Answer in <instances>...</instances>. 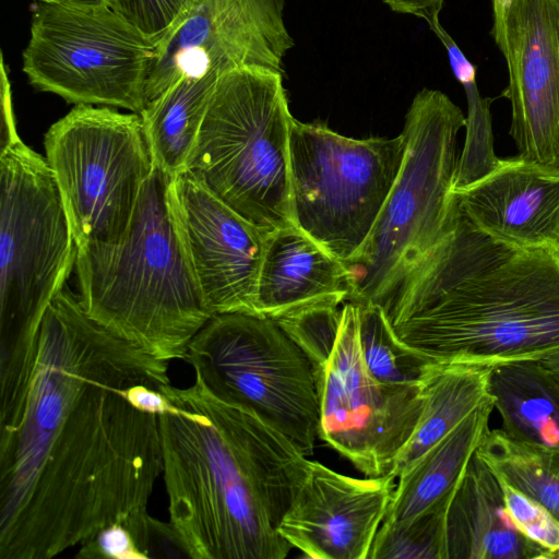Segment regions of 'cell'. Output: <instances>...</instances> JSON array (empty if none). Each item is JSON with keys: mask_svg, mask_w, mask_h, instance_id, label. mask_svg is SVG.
I'll return each mask as SVG.
<instances>
[{"mask_svg": "<svg viewBox=\"0 0 559 559\" xmlns=\"http://www.w3.org/2000/svg\"><path fill=\"white\" fill-rule=\"evenodd\" d=\"M539 360L559 381V349L547 354Z\"/></svg>", "mask_w": 559, "mask_h": 559, "instance_id": "836d02e7", "label": "cell"}, {"mask_svg": "<svg viewBox=\"0 0 559 559\" xmlns=\"http://www.w3.org/2000/svg\"><path fill=\"white\" fill-rule=\"evenodd\" d=\"M158 415L169 523L188 558L284 559L277 526L308 459L250 409L225 402L195 378L160 385Z\"/></svg>", "mask_w": 559, "mask_h": 559, "instance_id": "7a4b0ae2", "label": "cell"}, {"mask_svg": "<svg viewBox=\"0 0 559 559\" xmlns=\"http://www.w3.org/2000/svg\"><path fill=\"white\" fill-rule=\"evenodd\" d=\"M157 43L109 5L38 1L23 51V72L37 90L75 105L141 114Z\"/></svg>", "mask_w": 559, "mask_h": 559, "instance_id": "8fae6325", "label": "cell"}, {"mask_svg": "<svg viewBox=\"0 0 559 559\" xmlns=\"http://www.w3.org/2000/svg\"><path fill=\"white\" fill-rule=\"evenodd\" d=\"M492 409L489 397L397 476L399 483L382 523L412 518L454 489L489 430Z\"/></svg>", "mask_w": 559, "mask_h": 559, "instance_id": "ffe728a7", "label": "cell"}, {"mask_svg": "<svg viewBox=\"0 0 559 559\" xmlns=\"http://www.w3.org/2000/svg\"><path fill=\"white\" fill-rule=\"evenodd\" d=\"M400 135L362 140L293 119L289 140L295 225L343 263L367 240L405 154Z\"/></svg>", "mask_w": 559, "mask_h": 559, "instance_id": "30bf717a", "label": "cell"}, {"mask_svg": "<svg viewBox=\"0 0 559 559\" xmlns=\"http://www.w3.org/2000/svg\"><path fill=\"white\" fill-rule=\"evenodd\" d=\"M515 527L500 483L475 452L452 493L447 514V559H543Z\"/></svg>", "mask_w": 559, "mask_h": 559, "instance_id": "d6986e66", "label": "cell"}, {"mask_svg": "<svg viewBox=\"0 0 559 559\" xmlns=\"http://www.w3.org/2000/svg\"><path fill=\"white\" fill-rule=\"evenodd\" d=\"M497 477L506 509L515 527L543 550V559H555L559 552V520L538 501Z\"/></svg>", "mask_w": 559, "mask_h": 559, "instance_id": "f1b7e54d", "label": "cell"}, {"mask_svg": "<svg viewBox=\"0 0 559 559\" xmlns=\"http://www.w3.org/2000/svg\"><path fill=\"white\" fill-rule=\"evenodd\" d=\"M443 44L452 72L463 86L467 100L465 141L459 156L453 189L474 183L491 173L501 162L493 148L492 116L489 97H483L476 83V68L466 58L440 21L429 24Z\"/></svg>", "mask_w": 559, "mask_h": 559, "instance_id": "d4e9b609", "label": "cell"}, {"mask_svg": "<svg viewBox=\"0 0 559 559\" xmlns=\"http://www.w3.org/2000/svg\"><path fill=\"white\" fill-rule=\"evenodd\" d=\"M219 75H183L140 114L153 164L171 178L186 169Z\"/></svg>", "mask_w": 559, "mask_h": 559, "instance_id": "7402d4cb", "label": "cell"}, {"mask_svg": "<svg viewBox=\"0 0 559 559\" xmlns=\"http://www.w3.org/2000/svg\"><path fill=\"white\" fill-rule=\"evenodd\" d=\"M466 117L448 95L423 88L406 112L397 178L360 250L345 262L348 302L381 305L407 269L452 225V193Z\"/></svg>", "mask_w": 559, "mask_h": 559, "instance_id": "8992f818", "label": "cell"}, {"mask_svg": "<svg viewBox=\"0 0 559 559\" xmlns=\"http://www.w3.org/2000/svg\"><path fill=\"white\" fill-rule=\"evenodd\" d=\"M197 0H111L109 7L155 43L163 40Z\"/></svg>", "mask_w": 559, "mask_h": 559, "instance_id": "f546056e", "label": "cell"}, {"mask_svg": "<svg viewBox=\"0 0 559 559\" xmlns=\"http://www.w3.org/2000/svg\"><path fill=\"white\" fill-rule=\"evenodd\" d=\"M79 559L152 558L151 546L136 530L124 523H112L79 546Z\"/></svg>", "mask_w": 559, "mask_h": 559, "instance_id": "4dcf8cb0", "label": "cell"}, {"mask_svg": "<svg viewBox=\"0 0 559 559\" xmlns=\"http://www.w3.org/2000/svg\"><path fill=\"white\" fill-rule=\"evenodd\" d=\"M476 453L497 476L559 520V448L518 441L493 429L485 433Z\"/></svg>", "mask_w": 559, "mask_h": 559, "instance_id": "cb8c5ba5", "label": "cell"}, {"mask_svg": "<svg viewBox=\"0 0 559 559\" xmlns=\"http://www.w3.org/2000/svg\"><path fill=\"white\" fill-rule=\"evenodd\" d=\"M286 0H197L157 44L145 86V105L183 75L200 78L241 67L285 74L295 41L284 23Z\"/></svg>", "mask_w": 559, "mask_h": 559, "instance_id": "4fadbf2b", "label": "cell"}, {"mask_svg": "<svg viewBox=\"0 0 559 559\" xmlns=\"http://www.w3.org/2000/svg\"><path fill=\"white\" fill-rule=\"evenodd\" d=\"M555 559H559V552L555 556Z\"/></svg>", "mask_w": 559, "mask_h": 559, "instance_id": "d590c367", "label": "cell"}, {"mask_svg": "<svg viewBox=\"0 0 559 559\" xmlns=\"http://www.w3.org/2000/svg\"><path fill=\"white\" fill-rule=\"evenodd\" d=\"M173 178L154 166L126 239L76 249L86 312L165 361L183 359L213 316L185 253L167 200Z\"/></svg>", "mask_w": 559, "mask_h": 559, "instance_id": "277c9868", "label": "cell"}, {"mask_svg": "<svg viewBox=\"0 0 559 559\" xmlns=\"http://www.w3.org/2000/svg\"><path fill=\"white\" fill-rule=\"evenodd\" d=\"M345 304L313 305L274 320L307 356L313 373L325 365L334 348Z\"/></svg>", "mask_w": 559, "mask_h": 559, "instance_id": "83f0119b", "label": "cell"}, {"mask_svg": "<svg viewBox=\"0 0 559 559\" xmlns=\"http://www.w3.org/2000/svg\"><path fill=\"white\" fill-rule=\"evenodd\" d=\"M167 200L209 311L257 314L255 292L270 231L246 221L187 171L170 180Z\"/></svg>", "mask_w": 559, "mask_h": 559, "instance_id": "9a60e30c", "label": "cell"}, {"mask_svg": "<svg viewBox=\"0 0 559 559\" xmlns=\"http://www.w3.org/2000/svg\"><path fill=\"white\" fill-rule=\"evenodd\" d=\"M345 264L297 226L269 233L259 272L255 310L276 320L319 304L348 302Z\"/></svg>", "mask_w": 559, "mask_h": 559, "instance_id": "ac0fdd59", "label": "cell"}, {"mask_svg": "<svg viewBox=\"0 0 559 559\" xmlns=\"http://www.w3.org/2000/svg\"><path fill=\"white\" fill-rule=\"evenodd\" d=\"M489 366L436 364L421 382L423 409L416 428L396 457L397 476L418 456L451 432L490 395Z\"/></svg>", "mask_w": 559, "mask_h": 559, "instance_id": "603a6c76", "label": "cell"}, {"mask_svg": "<svg viewBox=\"0 0 559 559\" xmlns=\"http://www.w3.org/2000/svg\"><path fill=\"white\" fill-rule=\"evenodd\" d=\"M7 66L1 58V141L0 151L20 139L12 108L11 86Z\"/></svg>", "mask_w": 559, "mask_h": 559, "instance_id": "1f68e13d", "label": "cell"}, {"mask_svg": "<svg viewBox=\"0 0 559 559\" xmlns=\"http://www.w3.org/2000/svg\"><path fill=\"white\" fill-rule=\"evenodd\" d=\"M75 259L47 159L19 139L0 151V368L29 357L43 314Z\"/></svg>", "mask_w": 559, "mask_h": 559, "instance_id": "52a82bcc", "label": "cell"}, {"mask_svg": "<svg viewBox=\"0 0 559 559\" xmlns=\"http://www.w3.org/2000/svg\"><path fill=\"white\" fill-rule=\"evenodd\" d=\"M44 145L76 249L121 243L154 169L141 116L75 105Z\"/></svg>", "mask_w": 559, "mask_h": 559, "instance_id": "9c48e42d", "label": "cell"}, {"mask_svg": "<svg viewBox=\"0 0 559 559\" xmlns=\"http://www.w3.org/2000/svg\"><path fill=\"white\" fill-rule=\"evenodd\" d=\"M283 75L262 67L222 73L185 169L267 231L296 226L289 165L294 117Z\"/></svg>", "mask_w": 559, "mask_h": 559, "instance_id": "5b68a950", "label": "cell"}, {"mask_svg": "<svg viewBox=\"0 0 559 559\" xmlns=\"http://www.w3.org/2000/svg\"><path fill=\"white\" fill-rule=\"evenodd\" d=\"M519 156L559 168V0H491Z\"/></svg>", "mask_w": 559, "mask_h": 559, "instance_id": "5bb4252c", "label": "cell"}, {"mask_svg": "<svg viewBox=\"0 0 559 559\" xmlns=\"http://www.w3.org/2000/svg\"><path fill=\"white\" fill-rule=\"evenodd\" d=\"M397 13L413 14L424 19L428 25L439 21L443 0H382Z\"/></svg>", "mask_w": 559, "mask_h": 559, "instance_id": "d6a6232c", "label": "cell"}, {"mask_svg": "<svg viewBox=\"0 0 559 559\" xmlns=\"http://www.w3.org/2000/svg\"><path fill=\"white\" fill-rule=\"evenodd\" d=\"M357 306L360 352L371 377L384 384L420 385L438 362L404 343L380 305Z\"/></svg>", "mask_w": 559, "mask_h": 559, "instance_id": "484cf974", "label": "cell"}, {"mask_svg": "<svg viewBox=\"0 0 559 559\" xmlns=\"http://www.w3.org/2000/svg\"><path fill=\"white\" fill-rule=\"evenodd\" d=\"M487 389L508 437L559 448V381L539 359L489 366Z\"/></svg>", "mask_w": 559, "mask_h": 559, "instance_id": "44dd1931", "label": "cell"}, {"mask_svg": "<svg viewBox=\"0 0 559 559\" xmlns=\"http://www.w3.org/2000/svg\"><path fill=\"white\" fill-rule=\"evenodd\" d=\"M380 306L404 343L439 364L540 359L559 349V249L495 240L459 206Z\"/></svg>", "mask_w": 559, "mask_h": 559, "instance_id": "3957f363", "label": "cell"}, {"mask_svg": "<svg viewBox=\"0 0 559 559\" xmlns=\"http://www.w3.org/2000/svg\"><path fill=\"white\" fill-rule=\"evenodd\" d=\"M395 478L350 477L309 460L277 531L308 558L368 559Z\"/></svg>", "mask_w": 559, "mask_h": 559, "instance_id": "2e32d148", "label": "cell"}, {"mask_svg": "<svg viewBox=\"0 0 559 559\" xmlns=\"http://www.w3.org/2000/svg\"><path fill=\"white\" fill-rule=\"evenodd\" d=\"M70 5H109L111 0H38Z\"/></svg>", "mask_w": 559, "mask_h": 559, "instance_id": "e575fe53", "label": "cell"}, {"mask_svg": "<svg viewBox=\"0 0 559 559\" xmlns=\"http://www.w3.org/2000/svg\"><path fill=\"white\" fill-rule=\"evenodd\" d=\"M216 397L250 409L306 456L319 438L312 366L272 319L241 313L210 318L183 358Z\"/></svg>", "mask_w": 559, "mask_h": 559, "instance_id": "ba28073f", "label": "cell"}, {"mask_svg": "<svg viewBox=\"0 0 559 559\" xmlns=\"http://www.w3.org/2000/svg\"><path fill=\"white\" fill-rule=\"evenodd\" d=\"M453 491L412 518L382 523L368 559H447V514Z\"/></svg>", "mask_w": 559, "mask_h": 559, "instance_id": "4316f807", "label": "cell"}, {"mask_svg": "<svg viewBox=\"0 0 559 559\" xmlns=\"http://www.w3.org/2000/svg\"><path fill=\"white\" fill-rule=\"evenodd\" d=\"M167 370L58 292L28 361L0 378V559H50L109 524L146 525L158 415L127 389L170 383Z\"/></svg>", "mask_w": 559, "mask_h": 559, "instance_id": "6da1fadb", "label": "cell"}, {"mask_svg": "<svg viewBox=\"0 0 559 559\" xmlns=\"http://www.w3.org/2000/svg\"><path fill=\"white\" fill-rule=\"evenodd\" d=\"M314 379L319 438L366 477L393 474L421 414V384H384L371 377L360 352L356 304L344 305L336 343Z\"/></svg>", "mask_w": 559, "mask_h": 559, "instance_id": "7c38bea8", "label": "cell"}, {"mask_svg": "<svg viewBox=\"0 0 559 559\" xmlns=\"http://www.w3.org/2000/svg\"><path fill=\"white\" fill-rule=\"evenodd\" d=\"M463 215L490 238L521 248L559 249V168L514 156L452 191Z\"/></svg>", "mask_w": 559, "mask_h": 559, "instance_id": "e0dca14e", "label": "cell"}]
</instances>
